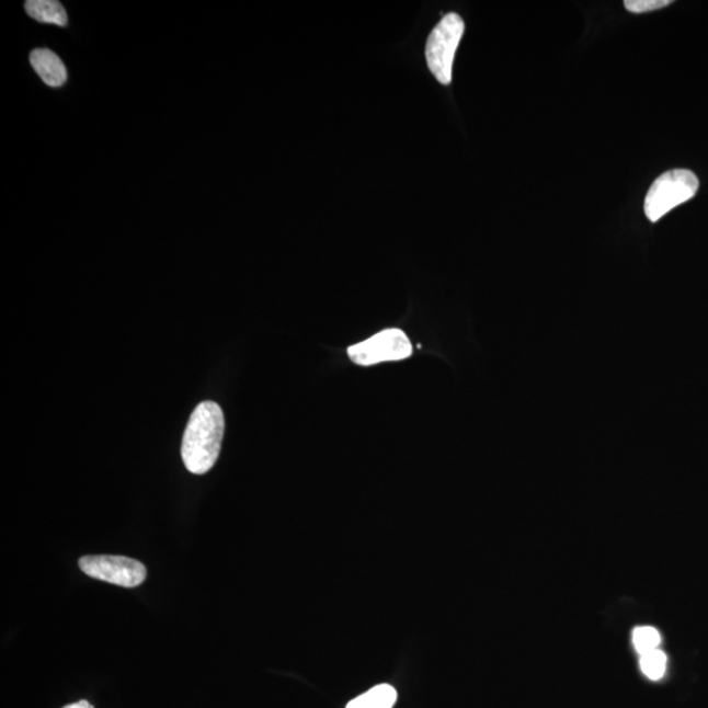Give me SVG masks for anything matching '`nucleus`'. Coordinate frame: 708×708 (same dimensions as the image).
I'll list each match as a JSON object with an SVG mask.
<instances>
[{"instance_id":"obj_7","label":"nucleus","mask_w":708,"mask_h":708,"mask_svg":"<svg viewBox=\"0 0 708 708\" xmlns=\"http://www.w3.org/2000/svg\"><path fill=\"white\" fill-rule=\"evenodd\" d=\"M25 11L39 23L65 26L69 22L64 5L55 0H30L25 3Z\"/></svg>"},{"instance_id":"obj_13","label":"nucleus","mask_w":708,"mask_h":708,"mask_svg":"<svg viewBox=\"0 0 708 708\" xmlns=\"http://www.w3.org/2000/svg\"><path fill=\"white\" fill-rule=\"evenodd\" d=\"M64 708H95V707H93L92 705L87 703V700H80V703L72 704V705L66 706Z\"/></svg>"},{"instance_id":"obj_12","label":"nucleus","mask_w":708,"mask_h":708,"mask_svg":"<svg viewBox=\"0 0 708 708\" xmlns=\"http://www.w3.org/2000/svg\"><path fill=\"white\" fill-rule=\"evenodd\" d=\"M346 708H376L374 707L369 697L365 693L364 696H359L356 699L351 700Z\"/></svg>"},{"instance_id":"obj_10","label":"nucleus","mask_w":708,"mask_h":708,"mask_svg":"<svg viewBox=\"0 0 708 708\" xmlns=\"http://www.w3.org/2000/svg\"><path fill=\"white\" fill-rule=\"evenodd\" d=\"M376 708H392L398 699V693L391 685L382 684L366 693Z\"/></svg>"},{"instance_id":"obj_3","label":"nucleus","mask_w":708,"mask_h":708,"mask_svg":"<svg viewBox=\"0 0 708 708\" xmlns=\"http://www.w3.org/2000/svg\"><path fill=\"white\" fill-rule=\"evenodd\" d=\"M465 33V22L457 13H447L434 26L426 42L425 56L427 66L439 83H452L454 57Z\"/></svg>"},{"instance_id":"obj_6","label":"nucleus","mask_w":708,"mask_h":708,"mask_svg":"<svg viewBox=\"0 0 708 708\" xmlns=\"http://www.w3.org/2000/svg\"><path fill=\"white\" fill-rule=\"evenodd\" d=\"M32 68L50 87H61L68 80V71L55 53L48 49H36L31 53Z\"/></svg>"},{"instance_id":"obj_8","label":"nucleus","mask_w":708,"mask_h":708,"mask_svg":"<svg viewBox=\"0 0 708 708\" xmlns=\"http://www.w3.org/2000/svg\"><path fill=\"white\" fill-rule=\"evenodd\" d=\"M640 667L646 676L652 681L663 678L666 670V656L663 651L654 650L641 654Z\"/></svg>"},{"instance_id":"obj_1","label":"nucleus","mask_w":708,"mask_h":708,"mask_svg":"<svg viewBox=\"0 0 708 708\" xmlns=\"http://www.w3.org/2000/svg\"><path fill=\"white\" fill-rule=\"evenodd\" d=\"M225 416L217 403L204 402L193 411L183 437L182 458L192 473L203 476L216 465L222 446Z\"/></svg>"},{"instance_id":"obj_4","label":"nucleus","mask_w":708,"mask_h":708,"mask_svg":"<svg viewBox=\"0 0 708 708\" xmlns=\"http://www.w3.org/2000/svg\"><path fill=\"white\" fill-rule=\"evenodd\" d=\"M412 352L409 336L402 330L391 329L380 331L365 342L350 346L349 356L353 364L373 366L409 358Z\"/></svg>"},{"instance_id":"obj_9","label":"nucleus","mask_w":708,"mask_h":708,"mask_svg":"<svg viewBox=\"0 0 708 708\" xmlns=\"http://www.w3.org/2000/svg\"><path fill=\"white\" fill-rule=\"evenodd\" d=\"M633 646L640 654L658 650L661 643L660 632L653 627H638L632 636Z\"/></svg>"},{"instance_id":"obj_5","label":"nucleus","mask_w":708,"mask_h":708,"mask_svg":"<svg viewBox=\"0 0 708 708\" xmlns=\"http://www.w3.org/2000/svg\"><path fill=\"white\" fill-rule=\"evenodd\" d=\"M87 576L123 587H136L147 576L146 567L138 560L115 556H87L79 560Z\"/></svg>"},{"instance_id":"obj_2","label":"nucleus","mask_w":708,"mask_h":708,"mask_svg":"<svg viewBox=\"0 0 708 708\" xmlns=\"http://www.w3.org/2000/svg\"><path fill=\"white\" fill-rule=\"evenodd\" d=\"M699 189L696 173L689 170H672L654 180L644 202V213L651 222H658L666 213L689 202Z\"/></svg>"},{"instance_id":"obj_11","label":"nucleus","mask_w":708,"mask_h":708,"mask_svg":"<svg viewBox=\"0 0 708 708\" xmlns=\"http://www.w3.org/2000/svg\"><path fill=\"white\" fill-rule=\"evenodd\" d=\"M672 4L671 0H626L627 11L632 13L652 12Z\"/></svg>"}]
</instances>
